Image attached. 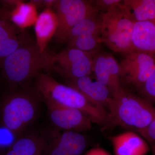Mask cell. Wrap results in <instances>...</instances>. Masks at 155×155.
Segmentation results:
<instances>
[{
	"label": "cell",
	"mask_w": 155,
	"mask_h": 155,
	"mask_svg": "<svg viewBox=\"0 0 155 155\" xmlns=\"http://www.w3.org/2000/svg\"><path fill=\"white\" fill-rule=\"evenodd\" d=\"M85 155H110L107 151L100 147L93 148L88 151Z\"/></svg>",
	"instance_id": "24"
},
{
	"label": "cell",
	"mask_w": 155,
	"mask_h": 155,
	"mask_svg": "<svg viewBox=\"0 0 155 155\" xmlns=\"http://www.w3.org/2000/svg\"><path fill=\"white\" fill-rule=\"evenodd\" d=\"M153 1H154V2L155 3V0H153Z\"/></svg>",
	"instance_id": "26"
},
{
	"label": "cell",
	"mask_w": 155,
	"mask_h": 155,
	"mask_svg": "<svg viewBox=\"0 0 155 155\" xmlns=\"http://www.w3.org/2000/svg\"><path fill=\"white\" fill-rule=\"evenodd\" d=\"M137 89L143 98L155 107V71L145 83Z\"/></svg>",
	"instance_id": "21"
},
{
	"label": "cell",
	"mask_w": 155,
	"mask_h": 155,
	"mask_svg": "<svg viewBox=\"0 0 155 155\" xmlns=\"http://www.w3.org/2000/svg\"><path fill=\"white\" fill-rule=\"evenodd\" d=\"M135 22L119 5L101 17V42L114 52L124 54L133 51L132 36Z\"/></svg>",
	"instance_id": "5"
},
{
	"label": "cell",
	"mask_w": 155,
	"mask_h": 155,
	"mask_svg": "<svg viewBox=\"0 0 155 155\" xmlns=\"http://www.w3.org/2000/svg\"><path fill=\"white\" fill-rule=\"evenodd\" d=\"M17 12L13 15L12 20L13 22L20 27V25H24L27 24L28 21H30L29 18L33 16L34 9L33 7L28 4H23L20 5Z\"/></svg>",
	"instance_id": "20"
},
{
	"label": "cell",
	"mask_w": 155,
	"mask_h": 155,
	"mask_svg": "<svg viewBox=\"0 0 155 155\" xmlns=\"http://www.w3.org/2000/svg\"><path fill=\"white\" fill-rule=\"evenodd\" d=\"M151 149L152 155H155V144L151 145Z\"/></svg>",
	"instance_id": "25"
},
{
	"label": "cell",
	"mask_w": 155,
	"mask_h": 155,
	"mask_svg": "<svg viewBox=\"0 0 155 155\" xmlns=\"http://www.w3.org/2000/svg\"><path fill=\"white\" fill-rule=\"evenodd\" d=\"M101 17L97 14L81 20L73 27L67 41V48L88 52H98L101 42Z\"/></svg>",
	"instance_id": "9"
},
{
	"label": "cell",
	"mask_w": 155,
	"mask_h": 155,
	"mask_svg": "<svg viewBox=\"0 0 155 155\" xmlns=\"http://www.w3.org/2000/svg\"><path fill=\"white\" fill-rule=\"evenodd\" d=\"M91 75L66 81L67 85L76 89L94 104L108 111L113 97L107 88Z\"/></svg>",
	"instance_id": "14"
},
{
	"label": "cell",
	"mask_w": 155,
	"mask_h": 155,
	"mask_svg": "<svg viewBox=\"0 0 155 155\" xmlns=\"http://www.w3.org/2000/svg\"><path fill=\"white\" fill-rule=\"evenodd\" d=\"M132 43L134 51L147 53L155 57V22H135Z\"/></svg>",
	"instance_id": "16"
},
{
	"label": "cell",
	"mask_w": 155,
	"mask_h": 155,
	"mask_svg": "<svg viewBox=\"0 0 155 155\" xmlns=\"http://www.w3.org/2000/svg\"><path fill=\"white\" fill-rule=\"evenodd\" d=\"M119 5L135 23L143 21L155 22L153 0H123Z\"/></svg>",
	"instance_id": "17"
},
{
	"label": "cell",
	"mask_w": 155,
	"mask_h": 155,
	"mask_svg": "<svg viewBox=\"0 0 155 155\" xmlns=\"http://www.w3.org/2000/svg\"><path fill=\"white\" fill-rule=\"evenodd\" d=\"M34 81L33 89L40 101L76 109L84 114L92 123L104 128L113 127L110 113L91 102L76 89L60 83L45 72L40 73Z\"/></svg>",
	"instance_id": "1"
},
{
	"label": "cell",
	"mask_w": 155,
	"mask_h": 155,
	"mask_svg": "<svg viewBox=\"0 0 155 155\" xmlns=\"http://www.w3.org/2000/svg\"><path fill=\"white\" fill-rule=\"evenodd\" d=\"M142 136L144 137L151 145L155 144V119L147 127Z\"/></svg>",
	"instance_id": "23"
},
{
	"label": "cell",
	"mask_w": 155,
	"mask_h": 155,
	"mask_svg": "<svg viewBox=\"0 0 155 155\" xmlns=\"http://www.w3.org/2000/svg\"><path fill=\"white\" fill-rule=\"evenodd\" d=\"M39 98L28 88H10L0 99V123L18 139L34 121L38 113Z\"/></svg>",
	"instance_id": "3"
},
{
	"label": "cell",
	"mask_w": 155,
	"mask_h": 155,
	"mask_svg": "<svg viewBox=\"0 0 155 155\" xmlns=\"http://www.w3.org/2000/svg\"><path fill=\"white\" fill-rule=\"evenodd\" d=\"M54 55L30 39L6 57L0 67L10 88H28L40 73L52 70Z\"/></svg>",
	"instance_id": "2"
},
{
	"label": "cell",
	"mask_w": 155,
	"mask_h": 155,
	"mask_svg": "<svg viewBox=\"0 0 155 155\" xmlns=\"http://www.w3.org/2000/svg\"><path fill=\"white\" fill-rule=\"evenodd\" d=\"M120 77L123 86L137 89L145 83L155 71V57L134 51L125 54L119 63Z\"/></svg>",
	"instance_id": "8"
},
{
	"label": "cell",
	"mask_w": 155,
	"mask_h": 155,
	"mask_svg": "<svg viewBox=\"0 0 155 155\" xmlns=\"http://www.w3.org/2000/svg\"><path fill=\"white\" fill-rule=\"evenodd\" d=\"M97 12L104 13L119 5L122 0H95L91 1Z\"/></svg>",
	"instance_id": "22"
},
{
	"label": "cell",
	"mask_w": 155,
	"mask_h": 155,
	"mask_svg": "<svg viewBox=\"0 0 155 155\" xmlns=\"http://www.w3.org/2000/svg\"><path fill=\"white\" fill-rule=\"evenodd\" d=\"M10 15L8 11H0V65L6 57L30 40Z\"/></svg>",
	"instance_id": "13"
},
{
	"label": "cell",
	"mask_w": 155,
	"mask_h": 155,
	"mask_svg": "<svg viewBox=\"0 0 155 155\" xmlns=\"http://www.w3.org/2000/svg\"><path fill=\"white\" fill-rule=\"evenodd\" d=\"M58 21L57 15L47 10L38 16L35 25L37 43L42 50L45 45L51 36H54L57 30Z\"/></svg>",
	"instance_id": "19"
},
{
	"label": "cell",
	"mask_w": 155,
	"mask_h": 155,
	"mask_svg": "<svg viewBox=\"0 0 155 155\" xmlns=\"http://www.w3.org/2000/svg\"><path fill=\"white\" fill-rule=\"evenodd\" d=\"M54 5L58 25L54 36L60 43H67L73 27L97 12L91 1L59 0L56 1Z\"/></svg>",
	"instance_id": "6"
},
{
	"label": "cell",
	"mask_w": 155,
	"mask_h": 155,
	"mask_svg": "<svg viewBox=\"0 0 155 155\" xmlns=\"http://www.w3.org/2000/svg\"><path fill=\"white\" fill-rule=\"evenodd\" d=\"M92 73L97 80L107 88L113 98L125 91L120 79L119 63L110 54L98 52L95 55Z\"/></svg>",
	"instance_id": "11"
},
{
	"label": "cell",
	"mask_w": 155,
	"mask_h": 155,
	"mask_svg": "<svg viewBox=\"0 0 155 155\" xmlns=\"http://www.w3.org/2000/svg\"><path fill=\"white\" fill-rule=\"evenodd\" d=\"M43 137L47 155H82L87 145L84 136L75 131L54 130Z\"/></svg>",
	"instance_id": "10"
},
{
	"label": "cell",
	"mask_w": 155,
	"mask_h": 155,
	"mask_svg": "<svg viewBox=\"0 0 155 155\" xmlns=\"http://www.w3.org/2000/svg\"><path fill=\"white\" fill-rule=\"evenodd\" d=\"M54 126L63 131L79 132L90 130L92 122L81 111L50 102H44Z\"/></svg>",
	"instance_id": "12"
},
{
	"label": "cell",
	"mask_w": 155,
	"mask_h": 155,
	"mask_svg": "<svg viewBox=\"0 0 155 155\" xmlns=\"http://www.w3.org/2000/svg\"><path fill=\"white\" fill-rule=\"evenodd\" d=\"M98 52H88L67 48L54 55L52 70L66 78V81L91 75L93 58Z\"/></svg>",
	"instance_id": "7"
},
{
	"label": "cell",
	"mask_w": 155,
	"mask_h": 155,
	"mask_svg": "<svg viewBox=\"0 0 155 155\" xmlns=\"http://www.w3.org/2000/svg\"><path fill=\"white\" fill-rule=\"evenodd\" d=\"M110 140L115 155H146L150 150L147 143L132 131L111 137Z\"/></svg>",
	"instance_id": "15"
},
{
	"label": "cell",
	"mask_w": 155,
	"mask_h": 155,
	"mask_svg": "<svg viewBox=\"0 0 155 155\" xmlns=\"http://www.w3.org/2000/svg\"><path fill=\"white\" fill-rule=\"evenodd\" d=\"M108 111L113 127L120 126L141 135L155 119V106L144 98L126 89L118 96L113 98Z\"/></svg>",
	"instance_id": "4"
},
{
	"label": "cell",
	"mask_w": 155,
	"mask_h": 155,
	"mask_svg": "<svg viewBox=\"0 0 155 155\" xmlns=\"http://www.w3.org/2000/svg\"><path fill=\"white\" fill-rule=\"evenodd\" d=\"M44 149L43 136L28 133L17 139L3 155H41Z\"/></svg>",
	"instance_id": "18"
}]
</instances>
